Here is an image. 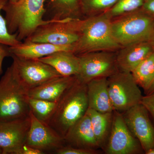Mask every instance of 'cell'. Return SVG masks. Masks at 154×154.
<instances>
[{
	"label": "cell",
	"instance_id": "1",
	"mask_svg": "<svg viewBox=\"0 0 154 154\" xmlns=\"http://www.w3.org/2000/svg\"><path fill=\"white\" fill-rule=\"evenodd\" d=\"M45 0H20L17 3L8 2L3 11L5 13L7 27L11 34H16L22 42L32 35L37 28L48 23L44 20Z\"/></svg>",
	"mask_w": 154,
	"mask_h": 154
},
{
	"label": "cell",
	"instance_id": "2",
	"mask_svg": "<svg viewBox=\"0 0 154 154\" xmlns=\"http://www.w3.org/2000/svg\"><path fill=\"white\" fill-rule=\"evenodd\" d=\"M88 108L87 84L77 79L57 101L48 124L63 137L69 129L86 114Z\"/></svg>",
	"mask_w": 154,
	"mask_h": 154
},
{
	"label": "cell",
	"instance_id": "3",
	"mask_svg": "<svg viewBox=\"0 0 154 154\" xmlns=\"http://www.w3.org/2000/svg\"><path fill=\"white\" fill-rule=\"evenodd\" d=\"M111 21L105 13L81 19L80 38L75 47V54L96 51H116L121 48L113 38Z\"/></svg>",
	"mask_w": 154,
	"mask_h": 154
},
{
	"label": "cell",
	"instance_id": "4",
	"mask_svg": "<svg viewBox=\"0 0 154 154\" xmlns=\"http://www.w3.org/2000/svg\"><path fill=\"white\" fill-rule=\"evenodd\" d=\"M28 91L19 80L12 63L0 80V121L29 116Z\"/></svg>",
	"mask_w": 154,
	"mask_h": 154
},
{
	"label": "cell",
	"instance_id": "5",
	"mask_svg": "<svg viewBox=\"0 0 154 154\" xmlns=\"http://www.w3.org/2000/svg\"><path fill=\"white\" fill-rule=\"evenodd\" d=\"M154 28V18L140 8L112 19L113 38L121 47L149 41Z\"/></svg>",
	"mask_w": 154,
	"mask_h": 154
},
{
	"label": "cell",
	"instance_id": "6",
	"mask_svg": "<svg viewBox=\"0 0 154 154\" xmlns=\"http://www.w3.org/2000/svg\"><path fill=\"white\" fill-rule=\"evenodd\" d=\"M81 19L51 20L48 23L39 26L25 40L75 48L80 38Z\"/></svg>",
	"mask_w": 154,
	"mask_h": 154
},
{
	"label": "cell",
	"instance_id": "7",
	"mask_svg": "<svg viewBox=\"0 0 154 154\" xmlns=\"http://www.w3.org/2000/svg\"><path fill=\"white\" fill-rule=\"evenodd\" d=\"M107 87L113 110L120 113L140 104L143 96L131 73L118 71L107 78Z\"/></svg>",
	"mask_w": 154,
	"mask_h": 154
},
{
	"label": "cell",
	"instance_id": "8",
	"mask_svg": "<svg viewBox=\"0 0 154 154\" xmlns=\"http://www.w3.org/2000/svg\"><path fill=\"white\" fill-rule=\"evenodd\" d=\"M77 55L80 70L76 76L83 83L87 84L97 78H108L119 71L116 51H92Z\"/></svg>",
	"mask_w": 154,
	"mask_h": 154
},
{
	"label": "cell",
	"instance_id": "9",
	"mask_svg": "<svg viewBox=\"0 0 154 154\" xmlns=\"http://www.w3.org/2000/svg\"><path fill=\"white\" fill-rule=\"evenodd\" d=\"M17 75L28 91L61 75L52 67L38 59L11 55Z\"/></svg>",
	"mask_w": 154,
	"mask_h": 154
},
{
	"label": "cell",
	"instance_id": "10",
	"mask_svg": "<svg viewBox=\"0 0 154 154\" xmlns=\"http://www.w3.org/2000/svg\"><path fill=\"white\" fill-rule=\"evenodd\" d=\"M106 154H145L140 143L127 126L121 113L113 111V123L107 144Z\"/></svg>",
	"mask_w": 154,
	"mask_h": 154
},
{
	"label": "cell",
	"instance_id": "11",
	"mask_svg": "<svg viewBox=\"0 0 154 154\" xmlns=\"http://www.w3.org/2000/svg\"><path fill=\"white\" fill-rule=\"evenodd\" d=\"M122 114L127 126L146 154L154 148V124L148 111L140 103Z\"/></svg>",
	"mask_w": 154,
	"mask_h": 154
},
{
	"label": "cell",
	"instance_id": "12",
	"mask_svg": "<svg viewBox=\"0 0 154 154\" xmlns=\"http://www.w3.org/2000/svg\"><path fill=\"white\" fill-rule=\"evenodd\" d=\"M30 126L25 144L45 153L54 152L66 145L63 137L46 122L36 118L30 111Z\"/></svg>",
	"mask_w": 154,
	"mask_h": 154
},
{
	"label": "cell",
	"instance_id": "13",
	"mask_svg": "<svg viewBox=\"0 0 154 154\" xmlns=\"http://www.w3.org/2000/svg\"><path fill=\"white\" fill-rule=\"evenodd\" d=\"M30 123L29 116L0 121V148L3 154H19L25 144Z\"/></svg>",
	"mask_w": 154,
	"mask_h": 154
},
{
	"label": "cell",
	"instance_id": "14",
	"mask_svg": "<svg viewBox=\"0 0 154 154\" xmlns=\"http://www.w3.org/2000/svg\"><path fill=\"white\" fill-rule=\"evenodd\" d=\"M154 51L149 41H144L122 47L116 51L119 70L132 72L134 69Z\"/></svg>",
	"mask_w": 154,
	"mask_h": 154
},
{
	"label": "cell",
	"instance_id": "15",
	"mask_svg": "<svg viewBox=\"0 0 154 154\" xmlns=\"http://www.w3.org/2000/svg\"><path fill=\"white\" fill-rule=\"evenodd\" d=\"M63 139L67 145L80 148L100 149L94 134L90 117L86 113L69 129Z\"/></svg>",
	"mask_w": 154,
	"mask_h": 154
},
{
	"label": "cell",
	"instance_id": "16",
	"mask_svg": "<svg viewBox=\"0 0 154 154\" xmlns=\"http://www.w3.org/2000/svg\"><path fill=\"white\" fill-rule=\"evenodd\" d=\"M77 79L76 76L55 78L29 90V98L57 102Z\"/></svg>",
	"mask_w": 154,
	"mask_h": 154
},
{
	"label": "cell",
	"instance_id": "17",
	"mask_svg": "<svg viewBox=\"0 0 154 154\" xmlns=\"http://www.w3.org/2000/svg\"><path fill=\"white\" fill-rule=\"evenodd\" d=\"M9 49L11 54V55H14L23 58L39 59L61 51L73 52L74 48L25 40L24 42H22L18 45L9 47Z\"/></svg>",
	"mask_w": 154,
	"mask_h": 154
},
{
	"label": "cell",
	"instance_id": "18",
	"mask_svg": "<svg viewBox=\"0 0 154 154\" xmlns=\"http://www.w3.org/2000/svg\"><path fill=\"white\" fill-rule=\"evenodd\" d=\"M88 108L102 113L113 112L108 93L107 78H97L87 83Z\"/></svg>",
	"mask_w": 154,
	"mask_h": 154
},
{
	"label": "cell",
	"instance_id": "19",
	"mask_svg": "<svg viewBox=\"0 0 154 154\" xmlns=\"http://www.w3.org/2000/svg\"><path fill=\"white\" fill-rule=\"evenodd\" d=\"M38 60L52 67L62 76H77L79 72V57L72 51H61Z\"/></svg>",
	"mask_w": 154,
	"mask_h": 154
},
{
	"label": "cell",
	"instance_id": "20",
	"mask_svg": "<svg viewBox=\"0 0 154 154\" xmlns=\"http://www.w3.org/2000/svg\"><path fill=\"white\" fill-rule=\"evenodd\" d=\"M81 2V0H45V14H49L48 20L83 19Z\"/></svg>",
	"mask_w": 154,
	"mask_h": 154
},
{
	"label": "cell",
	"instance_id": "21",
	"mask_svg": "<svg viewBox=\"0 0 154 154\" xmlns=\"http://www.w3.org/2000/svg\"><path fill=\"white\" fill-rule=\"evenodd\" d=\"M86 113L90 117L94 134L99 148L104 150L112 128L113 112L102 113L88 108Z\"/></svg>",
	"mask_w": 154,
	"mask_h": 154
},
{
	"label": "cell",
	"instance_id": "22",
	"mask_svg": "<svg viewBox=\"0 0 154 154\" xmlns=\"http://www.w3.org/2000/svg\"><path fill=\"white\" fill-rule=\"evenodd\" d=\"M135 81L145 93L154 80V51L145 59L131 72Z\"/></svg>",
	"mask_w": 154,
	"mask_h": 154
},
{
	"label": "cell",
	"instance_id": "23",
	"mask_svg": "<svg viewBox=\"0 0 154 154\" xmlns=\"http://www.w3.org/2000/svg\"><path fill=\"white\" fill-rule=\"evenodd\" d=\"M118 0H81V11L83 18L105 13Z\"/></svg>",
	"mask_w": 154,
	"mask_h": 154
},
{
	"label": "cell",
	"instance_id": "24",
	"mask_svg": "<svg viewBox=\"0 0 154 154\" xmlns=\"http://www.w3.org/2000/svg\"><path fill=\"white\" fill-rule=\"evenodd\" d=\"M30 111L36 118L48 123L57 105V102L29 98Z\"/></svg>",
	"mask_w": 154,
	"mask_h": 154
},
{
	"label": "cell",
	"instance_id": "25",
	"mask_svg": "<svg viewBox=\"0 0 154 154\" xmlns=\"http://www.w3.org/2000/svg\"><path fill=\"white\" fill-rule=\"evenodd\" d=\"M146 0H118L112 8L105 12L111 19L140 8Z\"/></svg>",
	"mask_w": 154,
	"mask_h": 154
},
{
	"label": "cell",
	"instance_id": "26",
	"mask_svg": "<svg viewBox=\"0 0 154 154\" xmlns=\"http://www.w3.org/2000/svg\"><path fill=\"white\" fill-rule=\"evenodd\" d=\"M8 0H0V43L9 47L18 45L22 42L19 41L16 34L9 32L6 19L2 17L1 11L8 2Z\"/></svg>",
	"mask_w": 154,
	"mask_h": 154
},
{
	"label": "cell",
	"instance_id": "27",
	"mask_svg": "<svg viewBox=\"0 0 154 154\" xmlns=\"http://www.w3.org/2000/svg\"><path fill=\"white\" fill-rule=\"evenodd\" d=\"M55 152L57 154H98L100 153V151L98 149L80 148L66 145L58 149Z\"/></svg>",
	"mask_w": 154,
	"mask_h": 154
},
{
	"label": "cell",
	"instance_id": "28",
	"mask_svg": "<svg viewBox=\"0 0 154 154\" xmlns=\"http://www.w3.org/2000/svg\"><path fill=\"white\" fill-rule=\"evenodd\" d=\"M141 104L148 110L154 122V91L151 94L143 96Z\"/></svg>",
	"mask_w": 154,
	"mask_h": 154
},
{
	"label": "cell",
	"instance_id": "29",
	"mask_svg": "<svg viewBox=\"0 0 154 154\" xmlns=\"http://www.w3.org/2000/svg\"><path fill=\"white\" fill-rule=\"evenodd\" d=\"M9 46L0 43V75L2 73V64L5 58L11 57Z\"/></svg>",
	"mask_w": 154,
	"mask_h": 154
},
{
	"label": "cell",
	"instance_id": "30",
	"mask_svg": "<svg viewBox=\"0 0 154 154\" xmlns=\"http://www.w3.org/2000/svg\"><path fill=\"white\" fill-rule=\"evenodd\" d=\"M140 9L154 18V0H146Z\"/></svg>",
	"mask_w": 154,
	"mask_h": 154
},
{
	"label": "cell",
	"instance_id": "31",
	"mask_svg": "<svg viewBox=\"0 0 154 154\" xmlns=\"http://www.w3.org/2000/svg\"><path fill=\"white\" fill-rule=\"evenodd\" d=\"M45 153L37 149L25 144L22 147L19 154H43Z\"/></svg>",
	"mask_w": 154,
	"mask_h": 154
},
{
	"label": "cell",
	"instance_id": "32",
	"mask_svg": "<svg viewBox=\"0 0 154 154\" xmlns=\"http://www.w3.org/2000/svg\"><path fill=\"white\" fill-rule=\"evenodd\" d=\"M154 91V80L153 82H152L151 85L150 86L148 90L145 93V95H148L151 94V93H152Z\"/></svg>",
	"mask_w": 154,
	"mask_h": 154
},
{
	"label": "cell",
	"instance_id": "33",
	"mask_svg": "<svg viewBox=\"0 0 154 154\" xmlns=\"http://www.w3.org/2000/svg\"><path fill=\"white\" fill-rule=\"evenodd\" d=\"M150 42L152 44V45L154 47V28L153 31L152 33L151 37L150 39Z\"/></svg>",
	"mask_w": 154,
	"mask_h": 154
},
{
	"label": "cell",
	"instance_id": "34",
	"mask_svg": "<svg viewBox=\"0 0 154 154\" xmlns=\"http://www.w3.org/2000/svg\"><path fill=\"white\" fill-rule=\"evenodd\" d=\"M146 154H154V148L149 151Z\"/></svg>",
	"mask_w": 154,
	"mask_h": 154
},
{
	"label": "cell",
	"instance_id": "35",
	"mask_svg": "<svg viewBox=\"0 0 154 154\" xmlns=\"http://www.w3.org/2000/svg\"><path fill=\"white\" fill-rule=\"evenodd\" d=\"M19 1L20 0H8V2L12 3H15Z\"/></svg>",
	"mask_w": 154,
	"mask_h": 154
},
{
	"label": "cell",
	"instance_id": "36",
	"mask_svg": "<svg viewBox=\"0 0 154 154\" xmlns=\"http://www.w3.org/2000/svg\"><path fill=\"white\" fill-rule=\"evenodd\" d=\"M0 154H3V152L1 149L0 148Z\"/></svg>",
	"mask_w": 154,
	"mask_h": 154
}]
</instances>
